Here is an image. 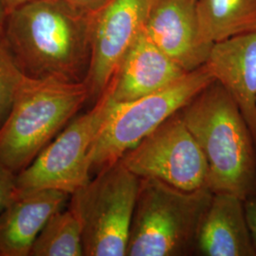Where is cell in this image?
Masks as SVG:
<instances>
[{
  "label": "cell",
  "mask_w": 256,
  "mask_h": 256,
  "mask_svg": "<svg viewBox=\"0 0 256 256\" xmlns=\"http://www.w3.org/2000/svg\"><path fill=\"white\" fill-rule=\"evenodd\" d=\"M212 192L192 191L142 178L126 256H182L196 252L202 220Z\"/></svg>",
  "instance_id": "277c9868"
},
{
  "label": "cell",
  "mask_w": 256,
  "mask_h": 256,
  "mask_svg": "<svg viewBox=\"0 0 256 256\" xmlns=\"http://www.w3.org/2000/svg\"><path fill=\"white\" fill-rule=\"evenodd\" d=\"M75 9L86 14H93L108 1V0H64Z\"/></svg>",
  "instance_id": "ffe728a7"
},
{
  "label": "cell",
  "mask_w": 256,
  "mask_h": 256,
  "mask_svg": "<svg viewBox=\"0 0 256 256\" xmlns=\"http://www.w3.org/2000/svg\"><path fill=\"white\" fill-rule=\"evenodd\" d=\"M214 81L207 68L202 66L164 88L137 100L124 102L111 100L92 146V176L117 162Z\"/></svg>",
  "instance_id": "5b68a950"
},
{
  "label": "cell",
  "mask_w": 256,
  "mask_h": 256,
  "mask_svg": "<svg viewBox=\"0 0 256 256\" xmlns=\"http://www.w3.org/2000/svg\"><path fill=\"white\" fill-rule=\"evenodd\" d=\"M3 37L25 76L84 81L92 58V14L64 0H36L6 16Z\"/></svg>",
  "instance_id": "6da1fadb"
},
{
  "label": "cell",
  "mask_w": 256,
  "mask_h": 256,
  "mask_svg": "<svg viewBox=\"0 0 256 256\" xmlns=\"http://www.w3.org/2000/svg\"><path fill=\"white\" fill-rule=\"evenodd\" d=\"M18 174L0 160V212L18 198Z\"/></svg>",
  "instance_id": "ac0fdd59"
},
{
  "label": "cell",
  "mask_w": 256,
  "mask_h": 256,
  "mask_svg": "<svg viewBox=\"0 0 256 256\" xmlns=\"http://www.w3.org/2000/svg\"><path fill=\"white\" fill-rule=\"evenodd\" d=\"M70 194L42 190L18 196L0 212V256H30L48 220L62 210Z\"/></svg>",
  "instance_id": "4fadbf2b"
},
{
  "label": "cell",
  "mask_w": 256,
  "mask_h": 256,
  "mask_svg": "<svg viewBox=\"0 0 256 256\" xmlns=\"http://www.w3.org/2000/svg\"><path fill=\"white\" fill-rule=\"evenodd\" d=\"M110 102L108 88L90 110L72 120L18 174V198L42 190H56L70 196L92 180V146Z\"/></svg>",
  "instance_id": "52a82bcc"
},
{
  "label": "cell",
  "mask_w": 256,
  "mask_h": 256,
  "mask_svg": "<svg viewBox=\"0 0 256 256\" xmlns=\"http://www.w3.org/2000/svg\"><path fill=\"white\" fill-rule=\"evenodd\" d=\"M244 209L248 228L256 250V194L244 200Z\"/></svg>",
  "instance_id": "d6986e66"
},
{
  "label": "cell",
  "mask_w": 256,
  "mask_h": 256,
  "mask_svg": "<svg viewBox=\"0 0 256 256\" xmlns=\"http://www.w3.org/2000/svg\"><path fill=\"white\" fill-rule=\"evenodd\" d=\"M34 1H36V0H1L2 5L6 12V16L12 10L18 9L19 7Z\"/></svg>",
  "instance_id": "44dd1931"
},
{
  "label": "cell",
  "mask_w": 256,
  "mask_h": 256,
  "mask_svg": "<svg viewBox=\"0 0 256 256\" xmlns=\"http://www.w3.org/2000/svg\"><path fill=\"white\" fill-rule=\"evenodd\" d=\"M82 227L72 210H58L39 232L30 256H84Z\"/></svg>",
  "instance_id": "2e32d148"
},
{
  "label": "cell",
  "mask_w": 256,
  "mask_h": 256,
  "mask_svg": "<svg viewBox=\"0 0 256 256\" xmlns=\"http://www.w3.org/2000/svg\"><path fill=\"white\" fill-rule=\"evenodd\" d=\"M120 160L140 178H155L185 191L204 188L207 184L206 158L180 110Z\"/></svg>",
  "instance_id": "ba28073f"
},
{
  "label": "cell",
  "mask_w": 256,
  "mask_h": 256,
  "mask_svg": "<svg viewBox=\"0 0 256 256\" xmlns=\"http://www.w3.org/2000/svg\"><path fill=\"white\" fill-rule=\"evenodd\" d=\"M196 12L202 40L209 45L256 34V0H196Z\"/></svg>",
  "instance_id": "9a60e30c"
},
{
  "label": "cell",
  "mask_w": 256,
  "mask_h": 256,
  "mask_svg": "<svg viewBox=\"0 0 256 256\" xmlns=\"http://www.w3.org/2000/svg\"><path fill=\"white\" fill-rule=\"evenodd\" d=\"M156 0H108L92 14V58L84 84L90 104L106 90L128 48L144 30Z\"/></svg>",
  "instance_id": "9c48e42d"
},
{
  "label": "cell",
  "mask_w": 256,
  "mask_h": 256,
  "mask_svg": "<svg viewBox=\"0 0 256 256\" xmlns=\"http://www.w3.org/2000/svg\"><path fill=\"white\" fill-rule=\"evenodd\" d=\"M24 76L3 34H0V126L9 113L16 92Z\"/></svg>",
  "instance_id": "e0dca14e"
},
{
  "label": "cell",
  "mask_w": 256,
  "mask_h": 256,
  "mask_svg": "<svg viewBox=\"0 0 256 256\" xmlns=\"http://www.w3.org/2000/svg\"><path fill=\"white\" fill-rule=\"evenodd\" d=\"M186 74L142 30L128 48L108 88L114 102L134 101L164 88Z\"/></svg>",
  "instance_id": "7c38bea8"
},
{
  "label": "cell",
  "mask_w": 256,
  "mask_h": 256,
  "mask_svg": "<svg viewBox=\"0 0 256 256\" xmlns=\"http://www.w3.org/2000/svg\"><path fill=\"white\" fill-rule=\"evenodd\" d=\"M196 252L204 256H256L244 200L229 194H212L200 228Z\"/></svg>",
  "instance_id": "5bb4252c"
},
{
  "label": "cell",
  "mask_w": 256,
  "mask_h": 256,
  "mask_svg": "<svg viewBox=\"0 0 256 256\" xmlns=\"http://www.w3.org/2000/svg\"><path fill=\"white\" fill-rule=\"evenodd\" d=\"M88 101L84 82L24 76L0 126V160L18 174Z\"/></svg>",
  "instance_id": "3957f363"
},
{
  "label": "cell",
  "mask_w": 256,
  "mask_h": 256,
  "mask_svg": "<svg viewBox=\"0 0 256 256\" xmlns=\"http://www.w3.org/2000/svg\"><path fill=\"white\" fill-rule=\"evenodd\" d=\"M204 66L238 104L256 144V34L214 43Z\"/></svg>",
  "instance_id": "8fae6325"
},
{
  "label": "cell",
  "mask_w": 256,
  "mask_h": 256,
  "mask_svg": "<svg viewBox=\"0 0 256 256\" xmlns=\"http://www.w3.org/2000/svg\"><path fill=\"white\" fill-rule=\"evenodd\" d=\"M140 178L124 164L108 166L70 196L86 256H126Z\"/></svg>",
  "instance_id": "8992f818"
},
{
  "label": "cell",
  "mask_w": 256,
  "mask_h": 256,
  "mask_svg": "<svg viewBox=\"0 0 256 256\" xmlns=\"http://www.w3.org/2000/svg\"><path fill=\"white\" fill-rule=\"evenodd\" d=\"M208 164L206 187L242 200L256 194V144L226 90L210 84L180 110Z\"/></svg>",
  "instance_id": "7a4b0ae2"
},
{
  "label": "cell",
  "mask_w": 256,
  "mask_h": 256,
  "mask_svg": "<svg viewBox=\"0 0 256 256\" xmlns=\"http://www.w3.org/2000/svg\"><path fill=\"white\" fill-rule=\"evenodd\" d=\"M144 32L187 72L205 64L214 45L202 40L196 0H156Z\"/></svg>",
  "instance_id": "30bf717a"
},
{
  "label": "cell",
  "mask_w": 256,
  "mask_h": 256,
  "mask_svg": "<svg viewBox=\"0 0 256 256\" xmlns=\"http://www.w3.org/2000/svg\"><path fill=\"white\" fill-rule=\"evenodd\" d=\"M6 19V12L4 10V7L2 5V2L0 0V34H3V27Z\"/></svg>",
  "instance_id": "7402d4cb"
}]
</instances>
